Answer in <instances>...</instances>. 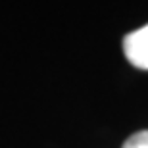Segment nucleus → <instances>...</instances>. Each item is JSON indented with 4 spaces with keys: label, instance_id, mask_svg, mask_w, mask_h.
<instances>
[{
    "label": "nucleus",
    "instance_id": "f03ea898",
    "mask_svg": "<svg viewBox=\"0 0 148 148\" xmlns=\"http://www.w3.org/2000/svg\"><path fill=\"white\" fill-rule=\"evenodd\" d=\"M121 148H148V129L131 135V137L123 143Z\"/></svg>",
    "mask_w": 148,
    "mask_h": 148
},
{
    "label": "nucleus",
    "instance_id": "f257e3e1",
    "mask_svg": "<svg viewBox=\"0 0 148 148\" xmlns=\"http://www.w3.org/2000/svg\"><path fill=\"white\" fill-rule=\"evenodd\" d=\"M123 52L131 66L148 69V23L123 38Z\"/></svg>",
    "mask_w": 148,
    "mask_h": 148
}]
</instances>
